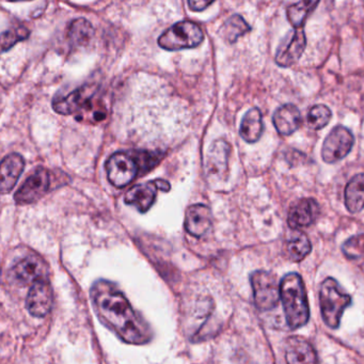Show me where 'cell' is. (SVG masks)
Here are the masks:
<instances>
[{
	"label": "cell",
	"instance_id": "1",
	"mask_svg": "<svg viewBox=\"0 0 364 364\" xmlns=\"http://www.w3.org/2000/svg\"><path fill=\"white\" fill-rule=\"evenodd\" d=\"M90 294L93 308L101 323L123 342L144 345L151 340L152 332L148 323L135 312L116 285L100 280L93 284Z\"/></svg>",
	"mask_w": 364,
	"mask_h": 364
},
{
	"label": "cell",
	"instance_id": "2",
	"mask_svg": "<svg viewBox=\"0 0 364 364\" xmlns=\"http://www.w3.org/2000/svg\"><path fill=\"white\" fill-rule=\"evenodd\" d=\"M55 112L60 114H74L80 122L97 124L105 120L107 110L95 97V87L84 86L67 97H58L53 102Z\"/></svg>",
	"mask_w": 364,
	"mask_h": 364
},
{
	"label": "cell",
	"instance_id": "3",
	"mask_svg": "<svg viewBox=\"0 0 364 364\" xmlns=\"http://www.w3.org/2000/svg\"><path fill=\"white\" fill-rule=\"evenodd\" d=\"M279 291L289 328L298 329L306 325L310 310L301 277L295 272L287 274L279 284Z\"/></svg>",
	"mask_w": 364,
	"mask_h": 364
},
{
	"label": "cell",
	"instance_id": "4",
	"mask_svg": "<svg viewBox=\"0 0 364 364\" xmlns=\"http://www.w3.org/2000/svg\"><path fill=\"white\" fill-rule=\"evenodd\" d=\"M321 316L328 327L336 329L341 323L343 313L350 306L351 297L333 278H327L319 291Z\"/></svg>",
	"mask_w": 364,
	"mask_h": 364
},
{
	"label": "cell",
	"instance_id": "5",
	"mask_svg": "<svg viewBox=\"0 0 364 364\" xmlns=\"http://www.w3.org/2000/svg\"><path fill=\"white\" fill-rule=\"evenodd\" d=\"M204 35L197 24L188 21L176 23L159 38V46L169 52L195 48L203 42Z\"/></svg>",
	"mask_w": 364,
	"mask_h": 364
},
{
	"label": "cell",
	"instance_id": "6",
	"mask_svg": "<svg viewBox=\"0 0 364 364\" xmlns=\"http://www.w3.org/2000/svg\"><path fill=\"white\" fill-rule=\"evenodd\" d=\"M251 285L253 299L257 309L269 311L278 304L280 291L278 281L274 274L264 270H257L251 276Z\"/></svg>",
	"mask_w": 364,
	"mask_h": 364
},
{
	"label": "cell",
	"instance_id": "7",
	"mask_svg": "<svg viewBox=\"0 0 364 364\" xmlns=\"http://www.w3.org/2000/svg\"><path fill=\"white\" fill-rule=\"evenodd\" d=\"M106 171L110 183L118 188H123L133 182L139 172V167L133 154L118 152L108 159Z\"/></svg>",
	"mask_w": 364,
	"mask_h": 364
},
{
	"label": "cell",
	"instance_id": "8",
	"mask_svg": "<svg viewBox=\"0 0 364 364\" xmlns=\"http://www.w3.org/2000/svg\"><path fill=\"white\" fill-rule=\"evenodd\" d=\"M355 144V137L347 127H336L326 137L321 148V157L327 164H334L346 157Z\"/></svg>",
	"mask_w": 364,
	"mask_h": 364
},
{
	"label": "cell",
	"instance_id": "9",
	"mask_svg": "<svg viewBox=\"0 0 364 364\" xmlns=\"http://www.w3.org/2000/svg\"><path fill=\"white\" fill-rule=\"evenodd\" d=\"M171 185L169 182L165 180L152 181V182L144 183V184H138L136 186L132 187L127 195H125V203L129 205L135 206L140 213H146L156 200L157 191H170Z\"/></svg>",
	"mask_w": 364,
	"mask_h": 364
},
{
	"label": "cell",
	"instance_id": "10",
	"mask_svg": "<svg viewBox=\"0 0 364 364\" xmlns=\"http://www.w3.org/2000/svg\"><path fill=\"white\" fill-rule=\"evenodd\" d=\"M50 186V176L48 170L39 168L36 170L16 193V202L21 205L35 203L44 197Z\"/></svg>",
	"mask_w": 364,
	"mask_h": 364
},
{
	"label": "cell",
	"instance_id": "11",
	"mask_svg": "<svg viewBox=\"0 0 364 364\" xmlns=\"http://www.w3.org/2000/svg\"><path fill=\"white\" fill-rule=\"evenodd\" d=\"M306 46V35L301 28L289 31L279 44L276 54L277 65L282 68L291 67L299 60Z\"/></svg>",
	"mask_w": 364,
	"mask_h": 364
},
{
	"label": "cell",
	"instance_id": "12",
	"mask_svg": "<svg viewBox=\"0 0 364 364\" xmlns=\"http://www.w3.org/2000/svg\"><path fill=\"white\" fill-rule=\"evenodd\" d=\"M27 309L36 317H44L53 306V289L46 279L36 281L27 296Z\"/></svg>",
	"mask_w": 364,
	"mask_h": 364
},
{
	"label": "cell",
	"instance_id": "13",
	"mask_svg": "<svg viewBox=\"0 0 364 364\" xmlns=\"http://www.w3.org/2000/svg\"><path fill=\"white\" fill-rule=\"evenodd\" d=\"M212 210L204 204H195L187 208L185 229L195 237H202L212 228Z\"/></svg>",
	"mask_w": 364,
	"mask_h": 364
},
{
	"label": "cell",
	"instance_id": "14",
	"mask_svg": "<svg viewBox=\"0 0 364 364\" xmlns=\"http://www.w3.org/2000/svg\"><path fill=\"white\" fill-rule=\"evenodd\" d=\"M25 168V161L20 154L8 155L0 163V195L9 193L16 186Z\"/></svg>",
	"mask_w": 364,
	"mask_h": 364
},
{
	"label": "cell",
	"instance_id": "15",
	"mask_svg": "<svg viewBox=\"0 0 364 364\" xmlns=\"http://www.w3.org/2000/svg\"><path fill=\"white\" fill-rule=\"evenodd\" d=\"M287 364H317V355L312 345L301 336H291L285 343Z\"/></svg>",
	"mask_w": 364,
	"mask_h": 364
},
{
	"label": "cell",
	"instance_id": "16",
	"mask_svg": "<svg viewBox=\"0 0 364 364\" xmlns=\"http://www.w3.org/2000/svg\"><path fill=\"white\" fill-rule=\"evenodd\" d=\"M46 272V264L38 257H25L12 269L16 280L23 285L33 284L36 281L44 279Z\"/></svg>",
	"mask_w": 364,
	"mask_h": 364
},
{
	"label": "cell",
	"instance_id": "17",
	"mask_svg": "<svg viewBox=\"0 0 364 364\" xmlns=\"http://www.w3.org/2000/svg\"><path fill=\"white\" fill-rule=\"evenodd\" d=\"M319 214V206L312 198L300 199L289 210V223L291 229L308 227L314 223Z\"/></svg>",
	"mask_w": 364,
	"mask_h": 364
},
{
	"label": "cell",
	"instance_id": "18",
	"mask_svg": "<svg viewBox=\"0 0 364 364\" xmlns=\"http://www.w3.org/2000/svg\"><path fill=\"white\" fill-rule=\"evenodd\" d=\"M272 122L279 134L289 136L299 129L301 124V114L299 109L293 104H285L274 112Z\"/></svg>",
	"mask_w": 364,
	"mask_h": 364
},
{
	"label": "cell",
	"instance_id": "19",
	"mask_svg": "<svg viewBox=\"0 0 364 364\" xmlns=\"http://www.w3.org/2000/svg\"><path fill=\"white\" fill-rule=\"evenodd\" d=\"M263 133V120L259 108H251L242 118L240 134L242 139L248 144L259 141Z\"/></svg>",
	"mask_w": 364,
	"mask_h": 364
},
{
	"label": "cell",
	"instance_id": "20",
	"mask_svg": "<svg viewBox=\"0 0 364 364\" xmlns=\"http://www.w3.org/2000/svg\"><path fill=\"white\" fill-rule=\"evenodd\" d=\"M363 173L353 176L345 188V205L353 214H357L363 208L364 198Z\"/></svg>",
	"mask_w": 364,
	"mask_h": 364
},
{
	"label": "cell",
	"instance_id": "21",
	"mask_svg": "<svg viewBox=\"0 0 364 364\" xmlns=\"http://www.w3.org/2000/svg\"><path fill=\"white\" fill-rule=\"evenodd\" d=\"M229 157V144L223 140H217L213 144L208 153V172L212 176H218L227 170Z\"/></svg>",
	"mask_w": 364,
	"mask_h": 364
},
{
	"label": "cell",
	"instance_id": "22",
	"mask_svg": "<svg viewBox=\"0 0 364 364\" xmlns=\"http://www.w3.org/2000/svg\"><path fill=\"white\" fill-rule=\"evenodd\" d=\"M311 249L310 240L302 232H296L285 246L287 257L293 262L302 261L311 252Z\"/></svg>",
	"mask_w": 364,
	"mask_h": 364
},
{
	"label": "cell",
	"instance_id": "23",
	"mask_svg": "<svg viewBox=\"0 0 364 364\" xmlns=\"http://www.w3.org/2000/svg\"><path fill=\"white\" fill-rule=\"evenodd\" d=\"M93 33H95V31H93L92 25L85 18H77L70 24L68 38L74 46H82L90 42Z\"/></svg>",
	"mask_w": 364,
	"mask_h": 364
},
{
	"label": "cell",
	"instance_id": "24",
	"mask_svg": "<svg viewBox=\"0 0 364 364\" xmlns=\"http://www.w3.org/2000/svg\"><path fill=\"white\" fill-rule=\"evenodd\" d=\"M251 31V27L240 16H233L223 24L220 29V36L228 43L233 44L242 36Z\"/></svg>",
	"mask_w": 364,
	"mask_h": 364
},
{
	"label": "cell",
	"instance_id": "25",
	"mask_svg": "<svg viewBox=\"0 0 364 364\" xmlns=\"http://www.w3.org/2000/svg\"><path fill=\"white\" fill-rule=\"evenodd\" d=\"M318 4L319 1L308 0V1H300V3L289 6L287 10V20L296 29L301 28L306 18L312 14L313 10L318 6Z\"/></svg>",
	"mask_w": 364,
	"mask_h": 364
},
{
	"label": "cell",
	"instance_id": "26",
	"mask_svg": "<svg viewBox=\"0 0 364 364\" xmlns=\"http://www.w3.org/2000/svg\"><path fill=\"white\" fill-rule=\"evenodd\" d=\"M29 31L25 27H16L0 35V54L8 52L18 42L24 41L29 37Z\"/></svg>",
	"mask_w": 364,
	"mask_h": 364
},
{
	"label": "cell",
	"instance_id": "27",
	"mask_svg": "<svg viewBox=\"0 0 364 364\" xmlns=\"http://www.w3.org/2000/svg\"><path fill=\"white\" fill-rule=\"evenodd\" d=\"M330 119H331V112L329 108L326 105L318 104V105L313 106L309 112L308 124L311 129L318 131L328 125Z\"/></svg>",
	"mask_w": 364,
	"mask_h": 364
},
{
	"label": "cell",
	"instance_id": "28",
	"mask_svg": "<svg viewBox=\"0 0 364 364\" xmlns=\"http://www.w3.org/2000/svg\"><path fill=\"white\" fill-rule=\"evenodd\" d=\"M343 252L348 259H357L363 255V234L349 238L342 247Z\"/></svg>",
	"mask_w": 364,
	"mask_h": 364
},
{
	"label": "cell",
	"instance_id": "29",
	"mask_svg": "<svg viewBox=\"0 0 364 364\" xmlns=\"http://www.w3.org/2000/svg\"><path fill=\"white\" fill-rule=\"evenodd\" d=\"M212 4L213 1H208V0H195V1L191 0V1H188L189 8L196 12H200L202 10L206 9Z\"/></svg>",
	"mask_w": 364,
	"mask_h": 364
}]
</instances>
